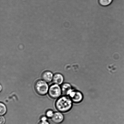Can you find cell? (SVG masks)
Segmentation results:
<instances>
[{"label":"cell","mask_w":124,"mask_h":124,"mask_svg":"<svg viewBox=\"0 0 124 124\" xmlns=\"http://www.w3.org/2000/svg\"><path fill=\"white\" fill-rule=\"evenodd\" d=\"M73 102L70 97L64 95L58 98L55 103V107L61 112H66L71 108Z\"/></svg>","instance_id":"6da1fadb"},{"label":"cell","mask_w":124,"mask_h":124,"mask_svg":"<svg viewBox=\"0 0 124 124\" xmlns=\"http://www.w3.org/2000/svg\"><path fill=\"white\" fill-rule=\"evenodd\" d=\"M34 87L36 93L42 96L46 94L49 88L48 84L43 80H39L36 81Z\"/></svg>","instance_id":"7a4b0ae2"},{"label":"cell","mask_w":124,"mask_h":124,"mask_svg":"<svg viewBox=\"0 0 124 124\" xmlns=\"http://www.w3.org/2000/svg\"><path fill=\"white\" fill-rule=\"evenodd\" d=\"M48 95L53 99L59 98L62 93L61 88L59 85L54 84L49 87Z\"/></svg>","instance_id":"3957f363"},{"label":"cell","mask_w":124,"mask_h":124,"mask_svg":"<svg viewBox=\"0 0 124 124\" xmlns=\"http://www.w3.org/2000/svg\"><path fill=\"white\" fill-rule=\"evenodd\" d=\"M69 96L73 102L76 103H80L82 101L83 98V95L81 92L75 90H72Z\"/></svg>","instance_id":"277c9868"},{"label":"cell","mask_w":124,"mask_h":124,"mask_svg":"<svg viewBox=\"0 0 124 124\" xmlns=\"http://www.w3.org/2000/svg\"><path fill=\"white\" fill-rule=\"evenodd\" d=\"M52 121L54 123L59 124L61 123L64 119V116L63 114L60 112L54 113L51 118Z\"/></svg>","instance_id":"5b68a950"},{"label":"cell","mask_w":124,"mask_h":124,"mask_svg":"<svg viewBox=\"0 0 124 124\" xmlns=\"http://www.w3.org/2000/svg\"><path fill=\"white\" fill-rule=\"evenodd\" d=\"M53 74L51 72L48 71H45L42 74V80L46 82H49L53 80Z\"/></svg>","instance_id":"8992f818"},{"label":"cell","mask_w":124,"mask_h":124,"mask_svg":"<svg viewBox=\"0 0 124 124\" xmlns=\"http://www.w3.org/2000/svg\"><path fill=\"white\" fill-rule=\"evenodd\" d=\"M62 93L64 95H69V93L73 90L71 85L68 83L64 84L61 88Z\"/></svg>","instance_id":"52a82bcc"},{"label":"cell","mask_w":124,"mask_h":124,"mask_svg":"<svg viewBox=\"0 0 124 124\" xmlns=\"http://www.w3.org/2000/svg\"><path fill=\"white\" fill-rule=\"evenodd\" d=\"M64 78L62 74L57 73L53 76V81L54 84L58 85H61L64 81Z\"/></svg>","instance_id":"ba28073f"},{"label":"cell","mask_w":124,"mask_h":124,"mask_svg":"<svg viewBox=\"0 0 124 124\" xmlns=\"http://www.w3.org/2000/svg\"><path fill=\"white\" fill-rule=\"evenodd\" d=\"M0 115L1 116H3L7 112V107H6V105L4 104H3V103L1 102L0 104Z\"/></svg>","instance_id":"9c48e42d"},{"label":"cell","mask_w":124,"mask_h":124,"mask_svg":"<svg viewBox=\"0 0 124 124\" xmlns=\"http://www.w3.org/2000/svg\"><path fill=\"white\" fill-rule=\"evenodd\" d=\"M113 0H98V2L101 5L107 6L109 5L112 2Z\"/></svg>","instance_id":"30bf717a"},{"label":"cell","mask_w":124,"mask_h":124,"mask_svg":"<svg viewBox=\"0 0 124 124\" xmlns=\"http://www.w3.org/2000/svg\"><path fill=\"white\" fill-rule=\"evenodd\" d=\"M54 113L52 110H49L47 111L46 113V116L49 118H52L54 115Z\"/></svg>","instance_id":"8fae6325"},{"label":"cell","mask_w":124,"mask_h":124,"mask_svg":"<svg viewBox=\"0 0 124 124\" xmlns=\"http://www.w3.org/2000/svg\"><path fill=\"white\" fill-rule=\"evenodd\" d=\"M6 120L3 116H1L0 117V124H4L5 123Z\"/></svg>","instance_id":"7c38bea8"},{"label":"cell","mask_w":124,"mask_h":124,"mask_svg":"<svg viewBox=\"0 0 124 124\" xmlns=\"http://www.w3.org/2000/svg\"><path fill=\"white\" fill-rule=\"evenodd\" d=\"M38 124H50L47 121H41Z\"/></svg>","instance_id":"4fadbf2b"},{"label":"cell","mask_w":124,"mask_h":124,"mask_svg":"<svg viewBox=\"0 0 124 124\" xmlns=\"http://www.w3.org/2000/svg\"><path fill=\"white\" fill-rule=\"evenodd\" d=\"M41 121H46L47 120V117L46 116H43L41 117Z\"/></svg>","instance_id":"5bb4252c"},{"label":"cell","mask_w":124,"mask_h":124,"mask_svg":"<svg viewBox=\"0 0 124 124\" xmlns=\"http://www.w3.org/2000/svg\"><path fill=\"white\" fill-rule=\"evenodd\" d=\"M2 86L1 85H0V92H1V90H2Z\"/></svg>","instance_id":"9a60e30c"}]
</instances>
